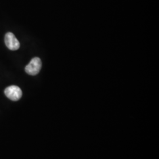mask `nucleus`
<instances>
[{
  "instance_id": "nucleus-1",
  "label": "nucleus",
  "mask_w": 159,
  "mask_h": 159,
  "mask_svg": "<svg viewBox=\"0 0 159 159\" xmlns=\"http://www.w3.org/2000/svg\"><path fill=\"white\" fill-rule=\"evenodd\" d=\"M42 67V63L40 58L38 57L33 58L29 64L25 67V72L31 75H35L39 74Z\"/></svg>"
},
{
  "instance_id": "nucleus-2",
  "label": "nucleus",
  "mask_w": 159,
  "mask_h": 159,
  "mask_svg": "<svg viewBox=\"0 0 159 159\" xmlns=\"http://www.w3.org/2000/svg\"><path fill=\"white\" fill-rule=\"evenodd\" d=\"M4 93L9 99L14 102L19 100L23 94L21 89L16 85H11L7 87L4 90Z\"/></svg>"
},
{
  "instance_id": "nucleus-3",
  "label": "nucleus",
  "mask_w": 159,
  "mask_h": 159,
  "mask_svg": "<svg viewBox=\"0 0 159 159\" xmlns=\"http://www.w3.org/2000/svg\"><path fill=\"white\" fill-rule=\"evenodd\" d=\"M5 43L7 48L12 51L17 50L20 47V42L12 33H7L6 34Z\"/></svg>"
}]
</instances>
